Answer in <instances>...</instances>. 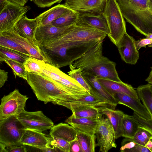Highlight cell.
I'll list each match as a JSON object with an SVG mask.
<instances>
[{"mask_svg": "<svg viewBox=\"0 0 152 152\" xmlns=\"http://www.w3.org/2000/svg\"><path fill=\"white\" fill-rule=\"evenodd\" d=\"M100 40L69 41L59 37L39 47L47 63L59 68L73 64Z\"/></svg>", "mask_w": 152, "mask_h": 152, "instance_id": "obj_1", "label": "cell"}, {"mask_svg": "<svg viewBox=\"0 0 152 152\" xmlns=\"http://www.w3.org/2000/svg\"><path fill=\"white\" fill-rule=\"evenodd\" d=\"M103 40H99L72 64L97 77L121 81L116 69V64L103 55Z\"/></svg>", "mask_w": 152, "mask_h": 152, "instance_id": "obj_2", "label": "cell"}, {"mask_svg": "<svg viewBox=\"0 0 152 152\" xmlns=\"http://www.w3.org/2000/svg\"><path fill=\"white\" fill-rule=\"evenodd\" d=\"M123 17L139 32L145 37L152 33V15L147 0H116Z\"/></svg>", "mask_w": 152, "mask_h": 152, "instance_id": "obj_3", "label": "cell"}, {"mask_svg": "<svg viewBox=\"0 0 152 152\" xmlns=\"http://www.w3.org/2000/svg\"><path fill=\"white\" fill-rule=\"evenodd\" d=\"M37 99L46 104L51 102L62 106L71 95L61 88L56 83L47 77L28 72L26 80Z\"/></svg>", "mask_w": 152, "mask_h": 152, "instance_id": "obj_4", "label": "cell"}, {"mask_svg": "<svg viewBox=\"0 0 152 152\" xmlns=\"http://www.w3.org/2000/svg\"><path fill=\"white\" fill-rule=\"evenodd\" d=\"M103 14L107 23V36L117 47L126 33V23L116 0H107Z\"/></svg>", "mask_w": 152, "mask_h": 152, "instance_id": "obj_5", "label": "cell"}, {"mask_svg": "<svg viewBox=\"0 0 152 152\" xmlns=\"http://www.w3.org/2000/svg\"><path fill=\"white\" fill-rule=\"evenodd\" d=\"M42 72L41 75L56 83L71 95L81 96L89 94L76 80L61 71L59 68L41 61Z\"/></svg>", "mask_w": 152, "mask_h": 152, "instance_id": "obj_6", "label": "cell"}, {"mask_svg": "<svg viewBox=\"0 0 152 152\" xmlns=\"http://www.w3.org/2000/svg\"><path fill=\"white\" fill-rule=\"evenodd\" d=\"M25 130L16 115L0 120V145L4 146L22 145L20 142Z\"/></svg>", "mask_w": 152, "mask_h": 152, "instance_id": "obj_7", "label": "cell"}, {"mask_svg": "<svg viewBox=\"0 0 152 152\" xmlns=\"http://www.w3.org/2000/svg\"><path fill=\"white\" fill-rule=\"evenodd\" d=\"M77 131L67 123H60L50 129L51 145L60 151L69 152L71 142L77 139Z\"/></svg>", "mask_w": 152, "mask_h": 152, "instance_id": "obj_8", "label": "cell"}, {"mask_svg": "<svg viewBox=\"0 0 152 152\" xmlns=\"http://www.w3.org/2000/svg\"><path fill=\"white\" fill-rule=\"evenodd\" d=\"M28 99L15 89L1 99L0 105V120L10 117L17 116L25 110L26 102Z\"/></svg>", "mask_w": 152, "mask_h": 152, "instance_id": "obj_9", "label": "cell"}, {"mask_svg": "<svg viewBox=\"0 0 152 152\" xmlns=\"http://www.w3.org/2000/svg\"><path fill=\"white\" fill-rule=\"evenodd\" d=\"M95 135L99 151L107 152L113 148L117 147L115 135L113 127L108 117L103 115L98 120Z\"/></svg>", "mask_w": 152, "mask_h": 152, "instance_id": "obj_10", "label": "cell"}, {"mask_svg": "<svg viewBox=\"0 0 152 152\" xmlns=\"http://www.w3.org/2000/svg\"><path fill=\"white\" fill-rule=\"evenodd\" d=\"M90 94L81 96H71L62 106L71 110L81 107H91L98 109L108 108L115 109L116 105L110 103L90 91Z\"/></svg>", "mask_w": 152, "mask_h": 152, "instance_id": "obj_11", "label": "cell"}, {"mask_svg": "<svg viewBox=\"0 0 152 152\" xmlns=\"http://www.w3.org/2000/svg\"><path fill=\"white\" fill-rule=\"evenodd\" d=\"M17 117L26 129L42 132L50 129L54 125L41 111L29 112L25 110Z\"/></svg>", "mask_w": 152, "mask_h": 152, "instance_id": "obj_12", "label": "cell"}, {"mask_svg": "<svg viewBox=\"0 0 152 152\" xmlns=\"http://www.w3.org/2000/svg\"><path fill=\"white\" fill-rule=\"evenodd\" d=\"M30 9L29 6H22L10 2L0 12V33L11 30Z\"/></svg>", "mask_w": 152, "mask_h": 152, "instance_id": "obj_13", "label": "cell"}, {"mask_svg": "<svg viewBox=\"0 0 152 152\" xmlns=\"http://www.w3.org/2000/svg\"><path fill=\"white\" fill-rule=\"evenodd\" d=\"M107 36L105 33L94 27L77 23L68 32L59 38L69 41L97 39L104 40Z\"/></svg>", "mask_w": 152, "mask_h": 152, "instance_id": "obj_14", "label": "cell"}, {"mask_svg": "<svg viewBox=\"0 0 152 152\" xmlns=\"http://www.w3.org/2000/svg\"><path fill=\"white\" fill-rule=\"evenodd\" d=\"M122 60L127 64L134 65L139 58V53L134 38L126 32L117 46Z\"/></svg>", "mask_w": 152, "mask_h": 152, "instance_id": "obj_15", "label": "cell"}, {"mask_svg": "<svg viewBox=\"0 0 152 152\" xmlns=\"http://www.w3.org/2000/svg\"><path fill=\"white\" fill-rule=\"evenodd\" d=\"M107 0H65L64 5L79 13H102Z\"/></svg>", "mask_w": 152, "mask_h": 152, "instance_id": "obj_16", "label": "cell"}, {"mask_svg": "<svg viewBox=\"0 0 152 152\" xmlns=\"http://www.w3.org/2000/svg\"><path fill=\"white\" fill-rule=\"evenodd\" d=\"M74 25L65 27H58L51 24L38 26L36 31L35 39L39 46L43 45L66 34Z\"/></svg>", "mask_w": 152, "mask_h": 152, "instance_id": "obj_17", "label": "cell"}, {"mask_svg": "<svg viewBox=\"0 0 152 152\" xmlns=\"http://www.w3.org/2000/svg\"><path fill=\"white\" fill-rule=\"evenodd\" d=\"M0 34L17 43L29 54L31 57L47 63L46 59L36 41L22 37L11 30Z\"/></svg>", "mask_w": 152, "mask_h": 152, "instance_id": "obj_18", "label": "cell"}, {"mask_svg": "<svg viewBox=\"0 0 152 152\" xmlns=\"http://www.w3.org/2000/svg\"><path fill=\"white\" fill-rule=\"evenodd\" d=\"M51 138L42 132L26 129L20 142L22 145L37 148L42 151L51 146Z\"/></svg>", "mask_w": 152, "mask_h": 152, "instance_id": "obj_19", "label": "cell"}, {"mask_svg": "<svg viewBox=\"0 0 152 152\" xmlns=\"http://www.w3.org/2000/svg\"><path fill=\"white\" fill-rule=\"evenodd\" d=\"M117 104L126 106L132 110L142 118L149 120L151 118V115L140 99H137L127 94L117 93L113 94Z\"/></svg>", "mask_w": 152, "mask_h": 152, "instance_id": "obj_20", "label": "cell"}, {"mask_svg": "<svg viewBox=\"0 0 152 152\" xmlns=\"http://www.w3.org/2000/svg\"><path fill=\"white\" fill-rule=\"evenodd\" d=\"M39 23L37 17L31 19L25 15L10 30L22 37L36 41L35 34Z\"/></svg>", "mask_w": 152, "mask_h": 152, "instance_id": "obj_21", "label": "cell"}, {"mask_svg": "<svg viewBox=\"0 0 152 152\" xmlns=\"http://www.w3.org/2000/svg\"><path fill=\"white\" fill-rule=\"evenodd\" d=\"M97 78L105 89L113 95L117 93H122L136 99H139L137 91L130 85L121 81H117L101 78Z\"/></svg>", "mask_w": 152, "mask_h": 152, "instance_id": "obj_22", "label": "cell"}, {"mask_svg": "<svg viewBox=\"0 0 152 152\" xmlns=\"http://www.w3.org/2000/svg\"><path fill=\"white\" fill-rule=\"evenodd\" d=\"M77 131L93 135L95 134L98 120L76 117L72 114L65 121Z\"/></svg>", "mask_w": 152, "mask_h": 152, "instance_id": "obj_23", "label": "cell"}, {"mask_svg": "<svg viewBox=\"0 0 152 152\" xmlns=\"http://www.w3.org/2000/svg\"><path fill=\"white\" fill-rule=\"evenodd\" d=\"M82 75L91 91L106 101L117 105L113 95L108 92L98 81L97 77L88 72L82 71Z\"/></svg>", "mask_w": 152, "mask_h": 152, "instance_id": "obj_24", "label": "cell"}, {"mask_svg": "<svg viewBox=\"0 0 152 152\" xmlns=\"http://www.w3.org/2000/svg\"><path fill=\"white\" fill-rule=\"evenodd\" d=\"M79 13V19L78 23L94 27L105 33L107 35L108 32V26L103 13Z\"/></svg>", "mask_w": 152, "mask_h": 152, "instance_id": "obj_25", "label": "cell"}, {"mask_svg": "<svg viewBox=\"0 0 152 152\" xmlns=\"http://www.w3.org/2000/svg\"><path fill=\"white\" fill-rule=\"evenodd\" d=\"M71 10L64 4H58L37 16L39 26L51 24L54 20Z\"/></svg>", "mask_w": 152, "mask_h": 152, "instance_id": "obj_26", "label": "cell"}, {"mask_svg": "<svg viewBox=\"0 0 152 152\" xmlns=\"http://www.w3.org/2000/svg\"><path fill=\"white\" fill-rule=\"evenodd\" d=\"M99 110L109 119L114 129L116 139L122 137V122L124 114V112L108 108H101Z\"/></svg>", "mask_w": 152, "mask_h": 152, "instance_id": "obj_27", "label": "cell"}, {"mask_svg": "<svg viewBox=\"0 0 152 152\" xmlns=\"http://www.w3.org/2000/svg\"><path fill=\"white\" fill-rule=\"evenodd\" d=\"M139 98L151 115L152 122V88L149 83L139 86L136 90Z\"/></svg>", "mask_w": 152, "mask_h": 152, "instance_id": "obj_28", "label": "cell"}, {"mask_svg": "<svg viewBox=\"0 0 152 152\" xmlns=\"http://www.w3.org/2000/svg\"><path fill=\"white\" fill-rule=\"evenodd\" d=\"M79 13L71 10L53 21L51 24L58 27H65L76 24L79 19Z\"/></svg>", "mask_w": 152, "mask_h": 152, "instance_id": "obj_29", "label": "cell"}, {"mask_svg": "<svg viewBox=\"0 0 152 152\" xmlns=\"http://www.w3.org/2000/svg\"><path fill=\"white\" fill-rule=\"evenodd\" d=\"M139 125L132 116L124 114L122 122V137L132 138L137 132Z\"/></svg>", "mask_w": 152, "mask_h": 152, "instance_id": "obj_30", "label": "cell"}, {"mask_svg": "<svg viewBox=\"0 0 152 152\" xmlns=\"http://www.w3.org/2000/svg\"><path fill=\"white\" fill-rule=\"evenodd\" d=\"M77 132V139L83 152H94L96 147L95 134L91 135Z\"/></svg>", "mask_w": 152, "mask_h": 152, "instance_id": "obj_31", "label": "cell"}, {"mask_svg": "<svg viewBox=\"0 0 152 152\" xmlns=\"http://www.w3.org/2000/svg\"><path fill=\"white\" fill-rule=\"evenodd\" d=\"M72 114L78 117L99 119L103 115L99 109L91 107H77L71 110Z\"/></svg>", "mask_w": 152, "mask_h": 152, "instance_id": "obj_32", "label": "cell"}, {"mask_svg": "<svg viewBox=\"0 0 152 152\" xmlns=\"http://www.w3.org/2000/svg\"><path fill=\"white\" fill-rule=\"evenodd\" d=\"M28 57L19 52L0 46V62L9 59L23 64Z\"/></svg>", "mask_w": 152, "mask_h": 152, "instance_id": "obj_33", "label": "cell"}, {"mask_svg": "<svg viewBox=\"0 0 152 152\" xmlns=\"http://www.w3.org/2000/svg\"><path fill=\"white\" fill-rule=\"evenodd\" d=\"M152 138V132L144 127L139 126L132 140L136 143L145 146L149 140Z\"/></svg>", "mask_w": 152, "mask_h": 152, "instance_id": "obj_34", "label": "cell"}, {"mask_svg": "<svg viewBox=\"0 0 152 152\" xmlns=\"http://www.w3.org/2000/svg\"><path fill=\"white\" fill-rule=\"evenodd\" d=\"M4 61L11 67L15 78L18 76L26 80H27L28 72L25 69L23 64L9 59H6Z\"/></svg>", "mask_w": 152, "mask_h": 152, "instance_id": "obj_35", "label": "cell"}, {"mask_svg": "<svg viewBox=\"0 0 152 152\" xmlns=\"http://www.w3.org/2000/svg\"><path fill=\"white\" fill-rule=\"evenodd\" d=\"M70 70L68 72V75L76 80L89 94L91 88L83 78L82 75V69L80 68H76L71 64L69 65Z\"/></svg>", "mask_w": 152, "mask_h": 152, "instance_id": "obj_36", "label": "cell"}, {"mask_svg": "<svg viewBox=\"0 0 152 152\" xmlns=\"http://www.w3.org/2000/svg\"><path fill=\"white\" fill-rule=\"evenodd\" d=\"M0 46L21 53L29 57V54L15 42L0 34Z\"/></svg>", "mask_w": 152, "mask_h": 152, "instance_id": "obj_37", "label": "cell"}, {"mask_svg": "<svg viewBox=\"0 0 152 152\" xmlns=\"http://www.w3.org/2000/svg\"><path fill=\"white\" fill-rule=\"evenodd\" d=\"M41 61L29 57L23 63L26 70L28 72L41 75L42 71Z\"/></svg>", "mask_w": 152, "mask_h": 152, "instance_id": "obj_38", "label": "cell"}, {"mask_svg": "<svg viewBox=\"0 0 152 152\" xmlns=\"http://www.w3.org/2000/svg\"><path fill=\"white\" fill-rule=\"evenodd\" d=\"M25 145L4 146L0 145V152H27Z\"/></svg>", "mask_w": 152, "mask_h": 152, "instance_id": "obj_39", "label": "cell"}, {"mask_svg": "<svg viewBox=\"0 0 152 152\" xmlns=\"http://www.w3.org/2000/svg\"><path fill=\"white\" fill-rule=\"evenodd\" d=\"M63 0H34L35 4L41 8L49 7L53 4L60 3Z\"/></svg>", "mask_w": 152, "mask_h": 152, "instance_id": "obj_40", "label": "cell"}, {"mask_svg": "<svg viewBox=\"0 0 152 152\" xmlns=\"http://www.w3.org/2000/svg\"><path fill=\"white\" fill-rule=\"evenodd\" d=\"M136 144L132 140L131 138H125L121 142V146L120 148V151L124 152L127 150L132 148L134 147Z\"/></svg>", "mask_w": 152, "mask_h": 152, "instance_id": "obj_41", "label": "cell"}, {"mask_svg": "<svg viewBox=\"0 0 152 152\" xmlns=\"http://www.w3.org/2000/svg\"><path fill=\"white\" fill-rule=\"evenodd\" d=\"M135 45L137 50H139L142 47H146V45L152 47V39L146 37L135 40Z\"/></svg>", "mask_w": 152, "mask_h": 152, "instance_id": "obj_42", "label": "cell"}, {"mask_svg": "<svg viewBox=\"0 0 152 152\" xmlns=\"http://www.w3.org/2000/svg\"><path fill=\"white\" fill-rule=\"evenodd\" d=\"M124 152H151V151L145 146L136 143L133 148L127 150Z\"/></svg>", "mask_w": 152, "mask_h": 152, "instance_id": "obj_43", "label": "cell"}, {"mask_svg": "<svg viewBox=\"0 0 152 152\" xmlns=\"http://www.w3.org/2000/svg\"><path fill=\"white\" fill-rule=\"evenodd\" d=\"M69 152H83L81 147L77 139L71 142Z\"/></svg>", "mask_w": 152, "mask_h": 152, "instance_id": "obj_44", "label": "cell"}, {"mask_svg": "<svg viewBox=\"0 0 152 152\" xmlns=\"http://www.w3.org/2000/svg\"><path fill=\"white\" fill-rule=\"evenodd\" d=\"M8 72L4 70L0 69V87L1 88L4 86L6 81L7 80Z\"/></svg>", "mask_w": 152, "mask_h": 152, "instance_id": "obj_45", "label": "cell"}, {"mask_svg": "<svg viewBox=\"0 0 152 152\" xmlns=\"http://www.w3.org/2000/svg\"><path fill=\"white\" fill-rule=\"evenodd\" d=\"M9 2L12 4L19 5L24 6L25 4L27 3L28 0H7ZM32 1L34 0H29Z\"/></svg>", "mask_w": 152, "mask_h": 152, "instance_id": "obj_46", "label": "cell"}, {"mask_svg": "<svg viewBox=\"0 0 152 152\" xmlns=\"http://www.w3.org/2000/svg\"><path fill=\"white\" fill-rule=\"evenodd\" d=\"M9 3L7 0H0V12Z\"/></svg>", "mask_w": 152, "mask_h": 152, "instance_id": "obj_47", "label": "cell"}, {"mask_svg": "<svg viewBox=\"0 0 152 152\" xmlns=\"http://www.w3.org/2000/svg\"><path fill=\"white\" fill-rule=\"evenodd\" d=\"M152 138L148 141L146 144L145 146L150 149L152 152Z\"/></svg>", "mask_w": 152, "mask_h": 152, "instance_id": "obj_48", "label": "cell"}, {"mask_svg": "<svg viewBox=\"0 0 152 152\" xmlns=\"http://www.w3.org/2000/svg\"><path fill=\"white\" fill-rule=\"evenodd\" d=\"M151 70L148 77L145 79V81L148 83H152V67H151Z\"/></svg>", "mask_w": 152, "mask_h": 152, "instance_id": "obj_49", "label": "cell"}, {"mask_svg": "<svg viewBox=\"0 0 152 152\" xmlns=\"http://www.w3.org/2000/svg\"><path fill=\"white\" fill-rule=\"evenodd\" d=\"M147 5L148 10H152V0H147Z\"/></svg>", "mask_w": 152, "mask_h": 152, "instance_id": "obj_50", "label": "cell"}, {"mask_svg": "<svg viewBox=\"0 0 152 152\" xmlns=\"http://www.w3.org/2000/svg\"><path fill=\"white\" fill-rule=\"evenodd\" d=\"M146 37L147 38H150L152 39V33L148 34Z\"/></svg>", "mask_w": 152, "mask_h": 152, "instance_id": "obj_51", "label": "cell"}, {"mask_svg": "<svg viewBox=\"0 0 152 152\" xmlns=\"http://www.w3.org/2000/svg\"><path fill=\"white\" fill-rule=\"evenodd\" d=\"M148 10L149 11V12H150L151 14L152 15V10L148 9Z\"/></svg>", "mask_w": 152, "mask_h": 152, "instance_id": "obj_52", "label": "cell"}, {"mask_svg": "<svg viewBox=\"0 0 152 152\" xmlns=\"http://www.w3.org/2000/svg\"><path fill=\"white\" fill-rule=\"evenodd\" d=\"M150 84L151 85V87H152V83H150Z\"/></svg>", "mask_w": 152, "mask_h": 152, "instance_id": "obj_53", "label": "cell"}, {"mask_svg": "<svg viewBox=\"0 0 152 152\" xmlns=\"http://www.w3.org/2000/svg\"></svg>", "mask_w": 152, "mask_h": 152, "instance_id": "obj_54", "label": "cell"}]
</instances>
